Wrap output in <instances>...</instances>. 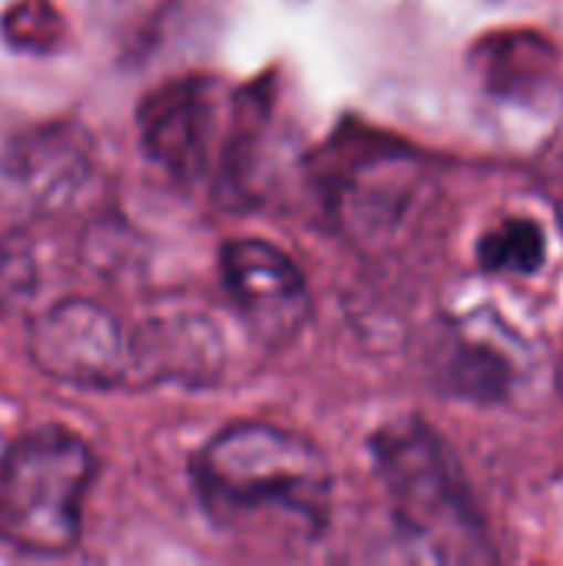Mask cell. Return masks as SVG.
Listing matches in <instances>:
<instances>
[{"label":"cell","instance_id":"6da1fadb","mask_svg":"<svg viewBox=\"0 0 563 566\" xmlns=\"http://www.w3.org/2000/svg\"><path fill=\"white\" fill-rule=\"evenodd\" d=\"M192 488L209 521L246 541L312 544L332 517V471L302 434L269 421L222 428L192 461Z\"/></svg>","mask_w":563,"mask_h":566},{"label":"cell","instance_id":"7a4b0ae2","mask_svg":"<svg viewBox=\"0 0 563 566\" xmlns=\"http://www.w3.org/2000/svg\"><path fill=\"white\" fill-rule=\"evenodd\" d=\"M398 534L428 560L491 564L494 551L445 438L418 418L388 424L372 441Z\"/></svg>","mask_w":563,"mask_h":566},{"label":"cell","instance_id":"3957f363","mask_svg":"<svg viewBox=\"0 0 563 566\" xmlns=\"http://www.w3.org/2000/svg\"><path fill=\"white\" fill-rule=\"evenodd\" d=\"M96 454L66 428H37L0 454V544L30 557L76 547Z\"/></svg>","mask_w":563,"mask_h":566},{"label":"cell","instance_id":"277c9868","mask_svg":"<svg viewBox=\"0 0 563 566\" xmlns=\"http://www.w3.org/2000/svg\"><path fill=\"white\" fill-rule=\"evenodd\" d=\"M30 361L73 388H116L139 375V338L100 302L66 298L40 312L27 335Z\"/></svg>","mask_w":563,"mask_h":566},{"label":"cell","instance_id":"5b68a950","mask_svg":"<svg viewBox=\"0 0 563 566\" xmlns=\"http://www.w3.org/2000/svg\"><path fill=\"white\" fill-rule=\"evenodd\" d=\"M219 269L246 328L262 345H289L305 328L312 315L309 285L282 249L262 239H236L226 242Z\"/></svg>","mask_w":563,"mask_h":566},{"label":"cell","instance_id":"8992f818","mask_svg":"<svg viewBox=\"0 0 563 566\" xmlns=\"http://www.w3.org/2000/svg\"><path fill=\"white\" fill-rule=\"evenodd\" d=\"M478 262L491 275H531L544 265V232L531 219H504L478 242Z\"/></svg>","mask_w":563,"mask_h":566},{"label":"cell","instance_id":"52a82bcc","mask_svg":"<svg viewBox=\"0 0 563 566\" xmlns=\"http://www.w3.org/2000/svg\"><path fill=\"white\" fill-rule=\"evenodd\" d=\"M488 83L498 93H518V86L531 90L551 73V46L534 36H508L491 40V56L484 63Z\"/></svg>","mask_w":563,"mask_h":566},{"label":"cell","instance_id":"ba28073f","mask_svg":"<svg viewBox=\"0 0 563 566\" xmlns=\"http://www.w3.org/2000/svg\"><path fill=\"white\" fill-rule=\"evenodd\" d=\"M455 385L461 395L468 398H501L504 385H508V368L484 348H461L455 358V371H451Z\"/></svg>","mask_w":563,"mask_h":566},{"label":"cell","instance_id":"9c48e42d","mask_svg":"<svg viewBox=\"0 0 563 566\" xmlns=\"http://www.w3.org/2000/svg\"><path fill=\"white\" fill-rule=\"evenodd\" d=\"M30 275H33V269L27 265V259L17 255L13 249L0 245V305L13 302L27 289Z\"/></svg>","mask_w":563,"mask_h":566},{"label":"cell","instance_id":"30bf717a","mask_svg":"<svg viewBox=\"0 0 563 566\" xmlns=\"http://www.w3.org/2000/svg\"><path fill=\"white\" fill-rule=\"evenodd\" d=\"M557 388H561V395H563V365H561V371H557Z\"/></svg>","mask_w":563,"mask_h":566}]
</instances>
